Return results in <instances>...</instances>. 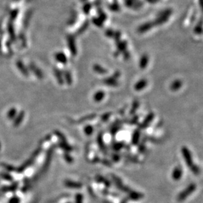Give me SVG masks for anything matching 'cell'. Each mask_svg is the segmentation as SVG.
I'll return each mask as SVG.
<instances>
[{
  "mask_svg": "<svg viewBox=\"0 0 203 203\" xmlns=\"http://www.w3.org/2000/svg\"><path fill=\"white\" fill-rule=\"evenodd\" d=\"M93 131H94V129H93L92 126H90V125H88L87 126H85V128H84L85 133H86L87 136L92 135V133H93Z\"/></svg>",
  "mask_w": 203,
  "mask_h": 203,
  "instance_id": "d6a6232c",
  "label": "cell"
},
{
  "mask_svg": "<svg viewBox=\"0 0 203 203\" xmlns=\"http://www.w3.org/2000/svg\"><path fill=\"white\" fill-rule=\"evenodd\" d=\"M127 199H124L121 202V203H127Z\"/></svg>",
  "mask_w": 203,
  "mask_h": 203,
  "instance_id": "681fc988",
  "label": "cell"
},
{
  "mask_svg": "<svg viewBox=\"0 0 203 203\" xmlns=\"http://www.w3.org/2000/svg\"><path fill=\"white\" fill-rule=\"evenodd\" d=\"M55 58L56 61L60 62V63H62V64H66L67 62V57H66V55L62 52H58L56 53L55 55Z\"/></svg>",
  "mask_w": 203,
  "mask_h": 203,
  "instance_id": "8fae6325",
  "label": "cell"
},
{
  "mask_svg": "<svg viewBox=\"0 0 203 203\" xmlns=\"http://www.w3.org/2000/svg\"><path fill=\"white\" fill-rule=\"evenodd\" d=\"M4 167L7 170H8L9 171V172H11V171H13L15 170V168L14 167H13V166H11V165H8V164H5L4 165Z\"/></svg>",
  "mask_w": 203,
  "mask_h": 203,
  "instance_id": "7bdbcfd3",
  "label": "cell"
},
{
  "mask_svg": "<svg viewBox=\"0 0 203 203\" xmlns=\"http://www.w3.org/2000/svg\"><path fill=\"white\" fill-rule=\"evenodd\" d=\"M17 187H18V183H15L11 185H9V186L3 187V191H13L16 190Z\"/></svg>",
  "mask_w": 203,
  "mask_h": 203,
  "instance_id": "4316f807",
  "label": "cell"
},
{
  "mask_svg": "<svg viewBox=\"0 0 203 203\" xmlns=\"http://www.w3.org/2000/svg\"><path fill=\"white\" fill-rule=\"evenodd\" d=\"M96 180L98 181V182H102V183H104V184L106 185V187H109L110 186V183H109V182L108 180H107L106 179H105L104 178L102 177V176H100V175H98L97 177H96Z\"/></svg>",
  "mask_w": 203,
  "mask_h": 203,
  "instance_id": "f1b7e54d",
  "label": "cell"
},
{
  "mask_svg": "<svg viewBox=\"0 0 203 203\" xmlns=\"http://www.w3.org/2000/svg\"><path fill=\"white\" fill-rule=\"evenodd\" d=\"M0 149H1V143H0Z\"/></svg>",
  "mask_w": 203,
  "mask_h": 203,
  "instance_id": "f907efd6",
  "label": "cell"
},
{
  "mask_svg": "<svg viewBox=\"0 0 203 203\" xmlns=\"http://www.w3.org/2000/svg\"><path fill=\"white\" fill-rule=\"evenodd\" d=\"M64 76H65L64 80H65V82L67 83V84L69 85L71 84L73 80H72V77H71V75L70 74V72L68 71H65L64 73Z\"/></svg>",
  "mask_w": 203,
  "mask_h": 203,
  "instance_id": "f546056e",
  "label": "cell"
},
{
  "mask_svg": "<svg viewBox=\"0 0 203 203\" xmlns=\"http://www.w3.org/2000/svg\"><path fill=\"white\" fill-rule=\"evenodd\" d=\"M97 143L98 145L99 146V148L100 149V150L102 151L104 155H106L107 154V150L106 147L105 146V144L103 140V137H102V133H100L97 137Z\"/></svg>",
  "mask_w": 203,
  "mask_h": 203,
  "instance_id": "9c48e42d",
  "label": "cell"
},
{
  "mask_svg": "<svg viewBox=\"0 0 203 203\" xmlns=\"http://www.w3.org/2000/svg\"><path fill=\"white\" fill-rule=\"evenodd\" d=\"M0 176H1V177L3 178V179L7 180V181H11L12 180H13L12 176L7 173H1V174H0Z\"/></svg>",
  "mask_w": 203,
  "mask_h": 203,
  "instance_id": "8d00e7d4",
  "label": "cell"
},
{
  "mask_svg": "<svg viewBox=\"0 0 203 203\" xmlns=\"http://www.w3.org/2000/svg\"><path fill=\"white\" fill-rule=\"evenodd\" d=\"M109 116H110V113H107V114H104V115L102 116V120H103V121L107 120L109 118Z\"/></svg>",
  "mask_w": 203,
  "mask_h": 203,
  "instance_id": "ee69618b",
  "label": "cell"
},
{
  "mask_svg": "<svg viewBox=\"0 0 203 203\" xmlns=\"http://www.w3.org/2000/svg\"><path fill=\"white\" fill-rule=\"evenodd\" d=\"M55 135L58 136V138L60 139V142H62V143H67V139H66V138H65V136H63V134L61 133L60 131H55Z\"/></svg>",
  "mask_w": 203,
  "mask_h": 203,
  "instance_id": "4dcf8cb0",
  "label": "cell"
},
{
  "mask_svg": "<svg viewBox=\"0 0 203 203\" xmlns=\"http://www.w3.org/2000/svg\"><path fill=\"white\" fill-rule=\"evenodd\" d=\"M183 85L182 82L181 80H175V81L173 82L172 84L170 85V89L172 91H177L178 89H179L182 87Z\"/></svg>",
  "mask_w": 203,
  "mask_h": 203,
  "instance_id": "d6986e66",
  "label": "cell"
},
{
  "mask_svg": "<svg viewBox=\"0 0 203 203\" xmlns=\"http://www.w3.org/2000/svg\"><path fill=\"white\" fill-rule=\"evenodd\" d=\"M182 153L183 159H184L186 164L187 165V166L190 169H191L194 166H196L193 163V159L191 153L189 149H188L187 147H183L182 149Z\"/></svg>",
  "mask_w": 203,
  "mask_h": 203,
  "instance_id": "7a4b0ae2",
  "label": "cell"
},
{
  "mask_svg": "<svg viewBox=\"0 0 203 203\" xmlns=\"http://www.w3.org/2000/svg\"><path fill=\"white\" fill-rule=\"evenodd\" d=\"M128 194H129V198H130L131 200H138L139 199H142V198L144 197L142 193L136 192L133 190H131Z\"/></svg>",
  "mask_w": 203,
  "mask_h": 203,
  "instance_id": "9a60e30c",
  "label": "cell"
},
{
  "mask_svg": "<svg viewBox=\"0 0 203 203\" xmlns=\"http://www.w3.org/2000/svg\"><path fill=\"white\" fill-rule=\"evenodd\" d=\"M105 96V93L103 91H98L94 95V100L96 102L101 101L104 99Z\"/></svg>",
  "mask_w": 203,
  "mask_h": 203,
  "instance_id": "7402d4cb",
  "label": "cell"
},
{
  "mask_svg": "<svg viewBox=\"0 0 203 203\" xmlns=\"http://www.w3.org/2000/svg\"><path fill=\"white\" fill-rule=\"evenodd\" d=\"M140 138H141V132L139 131V129H136V130L133 132V136H132V139H131L132 143L134 145H137L139 142Z\"/></svg>",
  "mask_w": 203,
  "mask_h": 203,
  "instance_id": "4fadbf2b",
  "label": "cell"
},
{
  "mask_svg": "<svg viewBox=\"0 0 203 203\" xmlns=\"http://www.w3.org/2000/svg\"><path fill=\"white\" fill-rule=\"evenodd\" d=\"M67 43L69 46V49L71 51V53L73 55L77 54V47H76V43L75 38L73 36H69L67 37Z\"/></svg>",
  "mask_w": 203,
  "mask_h": 203,
  "instance_id": "5b68a950",
  "label": "cell"
},
{
  "mask_svg": "<svg viewBox=\"0 0 203 203\" xmlns=\"http://www.w3.org/2000/svg\"><path fill=\"white\" fill-rule=\"evenodd\" d=\"M113 160L114 161H116V162H117V161H119V158H120V157H119V156L118 155H117V154H115V155H113Z\"/></svg>",
  "mask_w": 203,
  "mask_h": 203,
  "instance_id": "bcb514c9",
  "label": "cell"
},
{
  "mask_svg": "<svg viewBox=\"0 0 203 203\" xmlns=\"http://www.w3.org/2000/svg\"><path fill=\"white\" fill-rule=\"evenodd\" d=\"M183 175V170L182 168L179 167V166H177L173 169L172 173V177L173 180L175 181H179L181 180Z\"/></svg>",
  "mask_w": 203,
  "mask_h": 203,
  "instance_id": "ba28073f",
  "label": "cell"
},
{
  "mask_svg": "<svg viewBox=\"0 0 203 203\" xmlns=\"http://www.w3.org/2000/svg\"><path fill=\"white\" fill-rule=\"evenodd\" d=\"M88 26H89V23H88V22H86V23H84V24H83L82 27L79 29L78 32H79V34H81L82 32H83L85 31V30H86V29L87 28Z\"/></svg>",
  "mask_w": 203,
  "mask_h": 203,
  "instance_id": "60d3db41",
  "label": "cell"
},
{
  "mask_svg": "<svg viewBox=\"0 0 203 203\" xmlns=\"http://www.w3.org/2000/svg\"><path fill=\"white\" fill-rule=\"evenodd\" d=\"M139 101H134L133 103V106H132L131 109L130 114H133L134 112H136V109L139 108Z\"/></svg>",
  "mask_w": 203,
  "mask_h": 203,
  "instance_id": "e575fe53",
  "label": "cell"
},
{
  "mask_svg": "<svg viewBox=\"0 0 203 203\" xmlns=\"http://www.w3.org/2000/svg\"><path fill=\"white\" fill-rule=\"evenodd\" d=\"M112 30H108L106 31V34L107 36H108V37H113V36H114V33L112 32Z\"/></svg>",
  "mask_w": 203,
  "mask_h": 203,
  "instance_id": "f6af8a7d",
  "label": "cell"
},
{
  "mask_svg": "<svg viewBox=\"0 0 203 203\" xmlns=\"http://www.w3.org/2000/svg\"><path fill=\"white\" fill-rule=\"evenodd\" d=\"M197 189V185L195 183H191L185 189L181 192L177 196V200L179 202H183L189 197Z\"/></svg>",
  "mask_w": 203,
  "mask_h": 203,
  "instance_id": "6da1fadb",
  "label": "cell"
},
{
  "mask_svg": "<svg viewBox=\"0 0 203 203\" xmlns=\"http://www.w3.org/2000/svg\"><path fill=\"white\" fill-rule=\"evenodd\" d=\"M203 22L200 21V23L197 24L196 27L195 28V32L196 34H200L202 32L203 30V26H202Z\"/></svg>",
  "mask_w": 203,
  "mask_h": 203,
  "instance_id": "836d02e7",
  "label": "cell"
},
{
  "mask_svg": "<svg viewBox=\"0 0 203 203\" xmlns=\"http://www.w3.org/2000/svg\"><path fill=\"white\" fill-rule=\"evenodd\" d=\"M146 85H147V81L145 79H142L139 80L138 82H136V84L134 85V89L136 91H141V90L143 89Z\"/></svg>",
  "mask_w": 203,
  "mask_h": 203,
  "instance_id": "5bb4252c",
  "label": "cell"
},
{
  "mask_svg": "<svg viewBox=\"0 0 203 203\" xmlns=\"http://www.w3.org/2000/svg\"><path fill=\"white\" fill-rule=\"evenodd\" d=\"M125 144L123 142H114L112 144V148L116 151H119L121 149L123 148Z\"/></svg>",
  "mask_w": 203,
  "mask_h": 203,
  "instance_id": "484cf974",
  "label": "cell"
},
{
  "mask_svg": "<svg viewBox=\"0 0 203 203\" xmlns=\"http://www.w3.org/2000/svg\"><path fill=\"white\" fill-rule=\"evenodd\" d=\"M17 65L19 68V69L21 70V72L23 73V74L25 76H28V70L26 69V68L25 67V66L23 65V63L21 62V61H18L17 63Z\"/></svg>",
  "mask_w": 203,
  "mask_h": 203,
  "instance_id": "44dd1931",
  "label": "cell"
},
{
  "mask_svg": "<svg viewBox=\"0 0 203 203\" xmlns=\"http://www.w3.org/2000/svg\"><path fill=\"white\" fill-rule=\"evenodd\" d=\"M94 116H95V115H94V114H91V115L82 117V118L79 120V122H85V121H87V120H90V119L94 118Z\"/></svg>",
  "mask_w": 203,
  "mask_h": 203,
  "instance_id": "f35d334b",
  "label": "cell"
},
{
  "mask_svg": "<svg viewBox=\"0 0 203 203\" xmlns=\"http://www.w3.org/2000/svg\"><path fill=\"white\" fill-rule=\"evenodd\" d=\"M121 128V126L119 125V124H116L114 126L112 127V128L111 129V134H112L113 136H115L116 134V133L118 132L119 130V129Z\"/></svg>",
  "mask_w": 203,
  "mask_h": 203,
  "instance_id": "1f68e13d",
  "label": "cell"
},
{
  "mask_svg": "<svg viewBox=\"0 0 203 203\" xmlns=\"http://www.w3.org/2000/svg\"><path fill=\"white\" fill-rule=\"evenodd\" d=\"M154 118H155V114H153L152 112L149 113L147 116H146V118L144 120V121L142 122L140 125V128L141 129H145L150 125V123L152 122Z\"/></svg>",
  "mask_w": 203,
  "mask_h": 203,
  "instance_id": "8992f818",
  "label": "cell"
},
{
  "mask_svg": "<svg viewBox=\"0 0 203 203\" xmlns=\"http://www.w3.org/2000/svg\"><path fill=\"white\" fill-rule=\"evenodd\" d=\"M20 202V199L17 197H13L9 200V203H19Z\"/></svg>",
  "mask_w": 203,
  "mask_h": 203,
  "instance_id": "b9f144b4",
  "label": "cell"
},
{
  "mask_svg": "<svg viewBox=\"0 0 203 203\" xmlns=\"http://www.w3.org/2000/svg\"><path fill=\"white\" fill-rule=\"evenodd\" d=\"M117 78H118V76H115V75H114L112 77L108 78L107 79L104 80V84L106 85H110V86H116V85H117Z\"/></svg>",
  "mask_w": 203,
  "mask_h": 203,
  "instance_id": "2e32d148",
  "label": "cell"
},
{
  "mask_svg": "<svg viewBox=\"0 0 203 203\" xmlns=\"http://www.w3.org/2000/svg\"><path fill=\"white\" fill-rule=\"evenodd\" d=\"M155 26L154 25L153 22L151 23V22H148V23H146L145 24H142L141 26H140L138 28V32L139 33H145L146 32H147L148 30H150V29Z\"/></svg>",
  "mask_w": 203,
  "mask_h": 203,
  "instance_id": "30bf717a",
  "label": "cell"
},
{
  "mask_svg": "<svg viewBox=\"0 0 203 203\" xmlns=\"http://www.w3.org/2000/svg\"><path fill=\"white\" fill-rule=\"evenodd\" d=\"M102 163H103L104 164L106 165V166H110V165H111V164L109 163V161L106 160H102Z\"/></svg>",
  "mask_w": 203,
  "mask_h": 203,
  "instance_id": "7dc6e473",
  "label": "cell"
},
{
  "mask_svg": "<svg viewBox=\"0 0 203 203\" xmlns=\"http://www.w3.org/2000/svg\"><path fill=\"white\" fill-rule=\"evenodd\" d=\"M199 4L200 6L201 7V9L203 12V0H199Z\"/></svg>",
  "mask_w": 203,
  "mask_h": 203,
  "instance_id": "c3c4849f",
  "label": "cell"
},
{
  "mask_svg": "<svg viewBox=\"0 0 203 203\" xmlns=\"http://www.w3.org/2000/svg\"><path fill=\"white\" fill-rule=\"evenodd\" d=\"M117 48L119 51H122L123 53H125L126 51L127 48V42L126 41H121L119 42L117 44Z\"/></svg>",
  "mask_w": 203,
  "mask_h": 203,
  "instance_id": "83f0119b",
  "label": "cell"
},
{
  "mask_svg": "<svg viewBox=\"0 0 203 203\" xmlns=\"http://www.w3.org/2000/svg\"><path fill=\"white\" fill-rule=\"evenodd\" d=\"M65 185L67 187L75 188V189H79L82 186V185L80 183L75 182L71 180H66L65 182Z\"/></svg>",
  "mask_w": 203,
  "mask_h": 203,
  "instance_id": "7c38bea8",
  "label": "cell"
},
{
  "mask_svg": "<svg viewBox=\"0 0 203 203\" xmlns=\"http://www.w3.org/2000/svg\"><path fill=\"white\" fill-rule=\"evenodd\" d=\"M148 60H149L148 57L146 55H144L142 56V57L140 60V64H139V66H140L141 68L144 69V68H146V67L148 65Z\"/></svg>",
  "mask_w": 203,
  "mask_h": 203,
  "instance_id": "ffe728a7",
  "label": "cell"
},
{
  "mask_svg": "<svg viewBox=\"0 0 203 203\" xmlns=\"http://www.w3.org/2000/svg\"><path fill=\"white\" fill-rule=\"evenodd\" d=\"M41 151H42V148L40 147H38L37 149H36V151H35V152L33 153V155L30 156V158H29L28 160H26V162H24L23 165H21L20 167L18 168L17 172H23V171L25 170L26 168L28 167L29 166H30L33 163L34 161H35V160L36 159V158L38 156V155L40 153Z\"/></svg>",
  "mask_w": 203,
  "mask_h": 203,
  "instance_id": "3957f363",
  "label": "cell"
},
{
  "mask_svg": "<svg viewBox=\"0 0 203 203\" xmlns=\"http://www.w3.org/2000/svg\"><path fill=\"white\" fill-rule=\"evenodd\" d=\"M59 145H60V147L62 148V149H63L66 153L68 152H71L73 150V148L71 146H70L68 143H62L60 142V144H59Z\"/></svg>",
  "mask_w": 203,
  "mask_h": 203,
  "instance_id": "d4e9b609",
  "label": "cell"
},
{
  "mask_svg": "<svg viewBox=\"0 0 203 203\" xmlns=\"http://www.w3.org/2000/svg\"><path fill=\"white\" fill-rule=\"evenodd\" d=\"M30 68L32 70V71L34 72V74H35L36 76H37L39 79H42L43 77V74L42 73L41 70L39 69L38 68L36 67V66L35 64H30Z\"/></svg>",
  "mask_w": 203,
  "mask_h": 203,
  "instance_id": "e0dca14e",
  "label": "cell"
},
{
  "mask_svg": "<svg viewBox=\"0 0 203 203\" xmlns=\"http://www.w3.org/2000/svg\"><path fill=\"white\" fill-rule=\"evenodd\" d=\"M52 153H53V150L52 149H50V150L47 153V155H46V158L45 160V162L44 164V166H42V168L41 173H43L44 172L47 170L49 165H50L51 160H52Z\"/></svg>",
  "mask_w": 203,
  "mask_h": 203,
  "instance_id": "52a82bcc",
  "label": "cell"
},
{
  "mask_svg": "<svg viewBox=\"0 0 203 203\" xmlns=\"http://www.w3.org/2000/svg\"><path fill=\"white\" fill-rule=\"evenodd\" d=\"M24 117V111H21L20 113L18 114V116H17V118H15L14 121V126H18L19 124H20Z\"/></svg>",
  "mask_w": 203,
  "mask_h": 203,
  "instance_id": "603a6c76",
  "label": "cell"
},
{
  "mask_svg": "<svg viewBox=\"0 0 203 203\" xmlns=\"http://www.w3.org/2000/svg\"><path fill=\"white\" fill-rule=\"evenodd\" d=\"M64 158H65V160L67 161L68 163H72V162L73 161L71 156L69 154H67V153H66L64 155Z\"/></svg>",
  "mask_w": 203,
  "mask_h": 203,
  "instance_id": "ab89813d",
  "label": "cell"
},
{
  "mask_svg": "<svg viewBox=\"0 0 203 203\" xmlns=\"http://www.w3.org/2000/svg\"><path fill=\"white\" fill-rule=\"evenodd\" d=\"M83 197L81 194H80V193H78L76 195V199H75V202L76 203H83Z\"/></svg>",
  "mask_w": 203,
  "mask_h": 203,
  "instance_id": "74e56055",
  "label": "cell"
},
{
  "mask_svg": "<svg viewBox=\"0 0 203 203\" xmlns=\"http://www.w3.org/2000/svg\"><path fill=\"white\" fill-rule=\"evenodd\" d=\"M54 74L56 77V79H57L58 82L60 85L63 84V82H64V78H63V74L62 72L60 71V70L57 69V68H55L54 69Z\"/></svg>",
  "mask_w": 203,
  "mask_h": 203,
  "instance_id": "ac0fdd59",
  "label": "cell"
},
{
  "mask_svg": "<svg viewBox=\"0 0 203 203\" xmlns=\"http://www.w3.org/2000/svg\"><path fill=\"white\" fill-rule=\"evenodd\" d=\"M93 69L95 72H96L98 74H105L107 73V70L99 65H94L93 67Z\"/></svg>",
  "mask_w": 203,
  "mask_h": 203,
  "instance_id": "cb8c5ba5",
  "label": "cell"
},
{
  "mask_svg": "<svg viewBox=\"0 0 203 203\" xmlns=\"http://www.w3.org/2000/svg\"><path fill=\"white\" fill-rule=\"evenodd\" d=\"M112 177L113 178V180L114 181V183H115V184H116V187L118 188L119 190H121L123 192L127 193H129V192L131 191V189H130V188H129L128 187L124 185L123 184V183H122L121 180L119 179L118 177H117V176L114 175H112Z\"/></svg>",
  "mask_w": 203,
  "mask_h": 203,
  "instance_id": "277c9868",
  "label": "cell"
},
{
  "mask_svg": "<svg viewBox=\"0 0 203 203\" xmlns=\"http://www.w3.org/2000/svg\"><path fill=\"white\" fill-rule=\"evenodd\" d=\"M17 114V111L16 109L15 108H13L10 109V111H9L8 114H7V116H8V118L9 119H13L15 118V116Z\"/></svg>",
  "mask_w": 203,
  "mask_h": 203,
  "instance_id": "d590c367",
  "label": "cell"
}]
</instances>
